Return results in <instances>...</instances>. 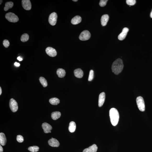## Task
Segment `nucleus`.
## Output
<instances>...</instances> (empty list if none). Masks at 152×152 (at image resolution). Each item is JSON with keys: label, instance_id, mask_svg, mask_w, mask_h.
I'll list each match as a JSON object with an SVG mask.
<instances>
[{"label": "nucleus", "instance_id": "f257e3e1", "mask_svg": "<svg viewBox=\"0 0 152 152\" xmlns=\"http://www.w3.org/2000/svg\"><path fill=\"white\" fill-rule=\"evenodd\" d=\"M124 67L122 60L120 58H118L113 62L112 65V70L115 74L118 75L122 71Z\"/></svg>", "mask_w": 152, "mask_h": 152}, {"label": "nucleus", "instance_id": "f03ea898", "mask_svg": "<svg viewBox=\"0 0 152 152\" xmlns=\"http://www.w3.org/2000/svg\"><path fill=\"white\" fill-rule=\"evenodd\" d=\"M109 116L112 124L113 126H116L119 119V113L117 110L115 108H111L109 111Z\"/></svg>", "mask_w": 152, "mask_h": 152}, {"label": "nucleus", "instance_id": "9d476101", "mask_svg": "<svg viewBox=\"0 0 152 152\" xmlns=\"http://www.w3.org/2000/svg\"><path fill=\"white\" fill-rule=\"evenodd\" d=\"M129 31V28H125L123 29L122 32L118 36V39L120 40H123L125 38L128 32Z\"/></svg>", "mask_w": 152, "mask_h": 152}, {"label": "nucleus", "instance_id": "ddd939ff", "mask_svg": "<svg viewBox=\"0 0 152 152\" xmlns=\"http://www.w3.org/2000/svg\"><path fill=\"white\" fill-rule=\"evenodd\" d=\"M42 128L45 133H48L52 130V127L50 124L46 123H43L42 125Z\"/></svg>", "mask_w": 152, "mask_h": 152}, {"label": "nucleus", "instance_id": "c756f323", "mask_svg": "<svg viewBox=\"0 0 152 152\" xmlns=\"http://www.w3.org/2000/svg\"><path fill=\"white\" fill-rule=\"evenodd\" d=\"M17 140L19 143H22L24 141V138L22 136L20 135L17 136Z\"/></svg>", "mask_w": 152, "mask_h": 152}, {"label": "nucleus", "instance_id": "a211bd4d", "mask_svg": "<svg viewBox=\"0 0 152 152\" xmlns=\"http://www.w3.org/2000/svg\"><path fill=\"white\" fill-rule=\"evenodd\" d=\"M7 140L5 135L3 133H0V143L1 145L4 146L6 145Z\"/></svg>", "mask_w": 152, "mask_h": 152}, {"label": "nucleus", "instance_id": "aec40b11", "mask_svg": "<svg viewBox=\"0 0 152 152\" xmlns=\"http://www.w3.org/2000/svg\"><path fill=\"white\" fill-rule=\"evenodd\" d=\"M57 76L59 78H63L65 76L66 72L65 70L62 68H59L57 70L56 72Z\"/></svg>", "mask_w": 152, "mask_h": 152}, {"label": "nucleus", "instance_id": "423d86ee", "mask_svg": "<svg viewBox=\"0 0 152 152\" xmlns=\"http://www.w3.org/2000/svg\"><path fill=\"white\" fill-rule=\"evenodd\" d=\"M57 16L55 12H52L50 15L49 18V22L50 24L52 26L56 25L57 21Z\"/></svg>", "mask_w": 152, "mask_h": 152}, {"label": "nucleus", "instance_id": "0eeeda50", "mask_svg": "<svg viewBox=\"0 0 152 152\" xmlns=\"http://www.w3.org/2000/svg\"><path fill=\"white\" fill-rule=\"evenodd\" d=\"M9 106L13 112H16L18 110V104L17 102L13 99H11L10 101Z\"/></svg>", "mask_w": 152, "mask_h": 152}, {"label": "nucleus", "instance_id": "a878e982", "mask_svg": "<svg viewBox=\"0 0 152 152\" xmlns=\"http://www.w3.org/2000/svg\"><path fill=\"white\" fill-rule=\"evenodd\" d=\"M39 148L38 146H30L28 148V150L32 152H36L38 151Z\"/></svg>", "mask_w": 152, "mask_h": 152}, {"label": "nucleus", "instance_id": "cd10ccee", "mask_svg": "<svg viewBox=\"0 0 152 152\" xmlns=\"http://www.w3.org/2000/svg\"><path fill=\"white\" fill-rule=\"evenodd\" d=\"M126 4L129 6H133L136 3L135 0H126Z\"/></svg>", "mask_w": 152, "mask_h": 152}, {"label": "nucleus", "instance_id": "39448f33", "mask_svg": "<svg viewBox=\"0 0 152 152\" xmlns=\"http://www.w3.org/2000/svg\"><path fill=\"white\" fill-rule=\"evenodd\" d=\"M90 37L91 34L87 30H85L80 35L79 38L81 41H86L89 39Z\"/></svg>", "mask_w": 152, "mask_h": 152}, {"label": "nucleus", "instance_id": "5701e85b", "mask_svg": "<svg viewBox=\"0 0 152 152\" xmlns=\"http://www.w3.org/2000/svg\"><path fill=\"white\" fill-rule=\"evenodd\" d=\"M14 5L12 1H9L6 2L5 4V6L4 8L5 11H7L9 9L11 8Z\"/></svg>", "mask_w": 152, "mask_h": 152}, {"label": "nucleus", "instance_id": "473e14b6", "mask_svg": "<svg viewBox=\"0 0 152 152\" xmlns=\"http://www.w3.org/2000/svg\"><path fill=\"white\" fill-rule=\"evenodd\" d=\"M17 60H18L19 61H21L23 60V59L20 56L17 57Z\"/></svg>", "mask_w": 152, "mask_h": 152}, {"label": "nucleus", "instance_id": "6ab92c4d", "mask_svg": "<svg viewBox=\"0 0 152 152\" xmlns=\"http://www.w3.org/2000/svg\"><path fill=\"white\" fill-rule=\"evenodd\" d=\"M76 129V123L74 121H71L70 123L68 130L71 133L74 132Z\"/></svg>", "mask_w": 152, "mask_h": 152}, {"label": "nucleus", "instance_id": "e433bc0d", "mask_svg": "<svg viewBox=\"0 0 152 152\" xmlns=\"http://www.w3.org/2000/svg\"><path fill=\"white\" fill-rule=\"evenodd\" d=\"M73 1H75V2H76V1H78V0H73Z\"/></svg>", "mask_w": 152, "mask_h": 152}, {"label": "nucleus", "instance_id": "4be33fe9", "mask_svg": "<svg viewBox=\"0 0 152 152\" xmlns=\"http://www.w3.org/2000/svg\"><path fill=\"white\" fill-rule=\"evenodd\" d=\"M49 102L51 104L53 105H57L60 103V100L57 98H52L50 99Z\"/></svg>", "mask_w": 152, "mask_h": 152}, {"label": "nucleus", "instance_id": "4468645a", "mask_svg": "<svg viewBox=\"0 0 152 152\" xmlns=\"http://www.w3.org/2000/svg\"><path fill=\"white\" fill-rule=\"evenodd\" d=\"M97 150V146L95 144L86 148L83 150V152H96Z\"/></svg>", "mask_w": 152, "mask_h": 152}, {"label": "nucleus", "instance_id": "20e7f679", "mask_svg": "<svg viewBox=\"0 0 152 152\" xmlns=\"http://www.w3.org/2000/svg\"><path fill=\"white\" fill-rule=\"evenodd\" d=\"M5 17L9 22L13 23L17 22L19 19L17 16L12 12H9L6 14Z\"/></svg>", "mask_w": 152, "mask_h": 152}, {"label": "nucleus", "instance_id": "f8f14e48", "mask_svg": "<svg viewBox=\"0 0 152 152\" xmlns=\"http://www.w3.org/2000/svg\"><path fill=\"white\" fill-rule=\"evenodd\" d=\"M48 143L50 146L53 147H58L60 145L58 141L53 138L50 139Z\"/></svg>", "mask_w": 152, "mask_h": 152}, {"label": "nucleus", "instance_id": "2f4dec72", "mask_svg": "<svg viewBox=\"0 0 152 152\" xmlns=\"http://www.w3.org/2000/svg\"><path fill=\"white\" fill-rule=\"evenodd\" d=\"M14 65L15 66H16L17 67L20 66V63H17V62H15V63H14Z\"/></svg>", "mask_w": 152, "mask_h": 152}, {"label": "nucleus", "instance_id": "7ed1b4c3", "mask_svg": "<svg viewBox=\"0 0 152 152\" xmlns=\"http://www.w3.org/2000/svg\"><path fill=\"white\" fill-rule=\"evenodd\" d=\"M137 107L140 111H145V105L143 97L141 96L137 97L136 100Z\"/></svg>", "mask_w": 152, "mask_h": 152}, {"label": "nucleus", "instance_id": "72a5a7b5", "mask_svg": "<svg viewBox=\"0 0 152 152\" xmlns=\"http://www.w3.org/2000/svg\"><path fill=\"white\" fill-rule=\"evenodd\" d=\"M3 149L2 146L1 145H0V152H3Z\"/></svg>", "mask_w": 152, "mask_h": 152}, {"label": "nucleus", "instance_id": "f3484780", "mask_svg": "<svg viewBox=\"0 0 152 152\" xmlns=\"http://www.w3.org/2000/svg\"><path fill=\"white\" fill-rule=\"evenodd\" d=\"M81 20L82 19L79 16H77L72 19L71 23L73 25L78 24L80 23Z\"/></svg>", "mask_w": 152, "mask_h": 152}, {"label": "nucleus", "instance_id": "bb28decb", "mask_svg": "<svg viewBox=\"0 0 152 152\" xmlns=\"http://www.w3.org/2000/svg\"><path fill=\"white\" fill-rule=\"evenodd\" d=\"M94 76V72L93 70H91L90 71L88 81H91L93 79Z\"/></svg>", "mask_w": 152, "mask_h": 152}, {"label": "nucleus", "instance_id": "c9c22d12", "mask_svg": "<svg viewBox=\"0 0 152 152\" xmlns=\"http://www.w3.org/2000/svg\"><path fill=\"white\" fill-rule=\"evenodd\" d=\"M150 17H151V18H152V10L151 13H150Z\"/></svg>", "mask_w": 152, "mask_h": 152}, {"label": "nucleus", "instance_id": "c85d7f7f", "mask_svg": "<svg viewBox=\"0 0 152 152\" xmlns=\"http://www.w3.org/2000/svg\"><path fill=\"white\" fill-rule=\"evenodd\" d=\"M108 0H101L100 1L99 5L101 7H104L107 4Z\"/></svg>", "mask_w": 152, "mask_h": 152}, {"label": "nucleus", "instance_id": "4c0bfd02", "mask_svg": "<svg viewBox=\"0 0 152 152\" xmlns=\"http://www.w3.org/2000/svg\"><path fill=\"white\" fill-rule=\"evenodd\" d=\"M3 1L2 0H0V5L1 4V3H2V2Z\"/></svg>", "mask_w": 152, "mask_h": 152}, {"label": "nucleus", "instance_id": "f704fd0d", "mask_svg": "<svg viewBox=\"0 0 152 152\" xmlns=\"http://www.w3.org/2000/svg\"><path fill=\"white\" fill-rule=\"evenodd\" d=\"M2 93V90H1V87H0V95H1V94Z\"/></svg>", "mask_w": 152, "mask_h": 152}, {"label": "nucleus", "instance_id": "2eb2a0df", "mask_svg": "<svg viewBox=\"0 0 152 152\" xmlns=\"http://www.w3.org/2000/svg\"><path fill=\"white\" fill-rule=\"evenodd\" d=\"M109 19V17L108 14H104L102 16L101 18V25L103 26H105Z\"/></svg>", "mask_w": 152, "mask_h": 152}, {"label": "nucleus", "instance_id": "dca6fc26", "mask_svg": "<svg viewBox=\"0 0 152 152\" xmlns=\"http://www.w3.org/2000/svg\"><path fill=\"white\" fill-rule=\"evenodd\" d=\"M74 73L75 76L76 78H82L84 74L83 70L80 68H78L75 70Z\"/></svg>", "mask_w": 152, "mask_h": 152}, {"label": "nucleus", "instance_id": "1a4fd4ad", "mask_svg": "<svg viewBox=\"0 0 152 152\" xmlns=\"http://www.w3.org/2000/svg\"><path fill=\"white\" fill-rule=\"evenodd\" d=\"M22 6L24 9L26 10H30L31 8V4L29 0H22Z\"/></svg>", "mask_w": 152, "mask_h": 152}, {"label": "nucleus", "instance_id": "412c9836", "mask_svg": "<svg viewBox=\"0 0 152 152\" xmlns=\"http://www.w3.org/2000/svg\"><path fill=\"white\" fill-rule=\"evenodd\" d=\"M61 116V113L60 112L57 111L53 112L51 114L52 119L54 120H56L60 118Z\"/></svg>", "mask_w": 152, "mask_h": 152}, {"label": "nucleus", "instance_id": "393cba45", "mask_svg": "<svg viewBox=\"0 0 152 152\" xmlns=\"http://www.w3.org/2000/svg\"><path fill=\"white\" fill-rule=\"evenodd\" d=\"M29 38L28 35L26 33L22 35L21 38V40L22 42H25L28 41Z\"/></svg>", "mask_w": 152, "mask_h": 152}, {"label": "nucleus", "instance_id": "6e6552de", "mask_svg": "<svg viewBox=\"0 0 152 152\" xmlns=\"http://www.w3.org/2000/svg\"><path fill=\"white\" fill-rule=\"evenodd\" d=\"M46 52L48 55L51 57H54L57 54L56 51L55 49L51 47H49L46 49Z\"/></svg>", "mask_w": 152, "mask_h": 152}, {"label": "nucleus", "instance_id": "7c9ffc66", "mask_svg": "<svg viewBox=\"0 0 152 152\" xmlns=\"http://www.w3.org/2000/svg\"><path fill=\"white\" fill-rule=\"evenodd\" d=\"M3 45L6 48H7L9 47L10 43L8 40H4L3 42Z\"/></svg>", "mask_w": 152, "mask_h": 152}, {"label": "nucleus", "instance_id": "9b49d317", "mask_svg": "<svg viewBox=\"0 0 152 152\" xmlns=\"http://www.w3.org/2000/svg\"><path fill=\"white\" fill-rule=\"evenodd\" d=\"M105 98V94L104 92H102L99 96L98 106L99 107H101L104 103Z\"/></svg>", "mask_w": 152, "mask_h": 152}, {"label": "nucleus", "instance_id": "b1692460", "mask_svg": "<svg viewBox=\"0 0 152 152\" xmlns=\"http://www.w3.org/2000/svg\"><path fill=\"white\" fill-rule=\"evenodd\" d=\"M39 80L43 87H47L48 85L47 82V81L45 79V78L41 77L39 78Z\"/></svg>", "mask_w": 152, "mask_h": 152}]
</instances>
